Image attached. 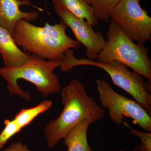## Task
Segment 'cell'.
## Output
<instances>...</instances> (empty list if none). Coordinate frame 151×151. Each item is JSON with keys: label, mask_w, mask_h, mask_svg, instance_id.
<instances>
[{"label": "cell", "mask_w": 151, "mask_h": 151, "mask_svg": "<svg viewBox=\"0 0 151 151\" xmlns=\"http://www.w3.org/2000/svg\"><path fill=\"white\" fill-rule=\"evenodd\" d=\"M63 110L58 118L50 121L45 128L47 146L54 148L80 122L91 119L94 122L105 117V109L87 93L84 84L73 79L61 90Z\"/></svg>", "instance_id": "1"}, {"label": "cell", "mask_w": 151, "mask_h": 151, "mask_svg": "<svg viewBox=\"0 0 151 151\" xmlns=\"http://www.w3.org/2000/svg\"><path fill=\"white\" fill-rule=\"evenodd\" d=\"M2 151H32L28 148L27 146L21 142H17L5 149Z\"/></svg>", "instance_id": "17"}, {"label": "cell", "mask_w": 151, "mask_h": 151, "mask_svg": "<svg viewBox=\"0 0 151 151\" xmlns=\"http://www.w3.org/2000/svg\"><path fill=\"white\" fill-rule=\"evenodd\" d=\"M122 124L124 127L129 129L130 135L137 137L140 139L141 145L135 147L132 151H151V132H140L134 129L125 121L123 122Z\"/></svg>", "instance_id": "15"}, {"label": "cell", "mask_w": 151, "mask_h": 151, "mask_svg": "<svg viewBox=\"0 0 151 151\" xmlns=\"http://www.w3.org/2000/svg\"><path fill=\"white\" fill-rule=\"evenodd\" d=\"M52 105L51 100H45L33 108H24L16 115L14 120L22 129L30 124L38 116L48 110Z\"/></svg>", "instance_id": "13"}, {"label": "cell", "mask_w": 151, "mask_h": 151, "mask_svg": "<svg viewBox=\"0 0 151 151\" xmlns=\"http://www.w3.org/2000/svg\"><path fill=\"white\" fill-rule=\"evenodd\" d=\"M0 53L6 67H16L23 65L29 61L32 56L19 48L12 36L7 30L1 26Z\"/></svg>", "instance_id": "10"}, {"label": "cell", "mask_w": 151, "mask_h": 151, "mask_svg": "<svg viewBox=\"0 0 151 151\" xmlns=\"http://www.w3.org/2000/svg\"><path fill=\"white\" fill-rule=\"evenodd\" d=\"M105 46L98 55L97 62L119 61L151 81V62L149 49L145 45L135 43L111 20Z\"/></svg>", "instance_id": "5"}, {"label": "cell", "mask_w": 151, "mask_h": 151, "mask_svg": "<svg viewBox=\"0 0 151 151\" xmlns=\"http://www.w3.org/2000/svg\"><path fill=\"white\" fill-rule=\"evenodd\" d=\"M67 28L62 21L53 25L46 23L39 27L22 19L16 24L12 36L17 44L29 54L50 61H63L68 50H76L81 45L68 36Z\"/></svg>", "instance_id": "2"}, {"label": "cell", "mask_w": 151, "mask_h": 151, "mask_svg": "<svg viewBox=\"0 0 151 151\" xmlns=\"http://www.w3.org/2000/svg\"><path fill=\"white\" fill-rule=\"evenodd\" d=\"M27 5L42 11L40 8L32 4L29 0H0V26L12 35L15 26L22 19L29 22L35 20L39 14L35 11L22 12L21 6Z\"/></svg>", "instance_id": "9"}, {"label": "cell", "mask_w": 151, "mask_h": 151, "mask_svg": "<svg viewBox=\"0 0 151 151\" xmlns=\"http://www.w3.org/2000/svg\"><path fill=\"white\" fill-rule=\"evenodd\" d=\"M111 18L131 40L145 45L151 39V18L142 8L140 0H121Z\"/></svg>", "instance_id": "7"}, {"label": "cell", "mask_w": 151, "mask_h": 151, "mask_svg": "<svg viewBox=\"0 0 151 151\" xmlns=\"http://www.w3.org/2000/svg\"><path fill=\"white\" fill-rule=\"evenodd\" d=\"M80 65H91L99 68L109 75L112 82L130 94L135 101L151 116V81L145 83L142 76L131 71L122 63L113 61L102 63L87 58L77 59L74 57L73 51L69 49L65 52V57L60 69L64 72Z\"/></svg>", "instance_id": "4"}, {"label": "cell", "mask_w": 151, "mask_h": 151, "mask_svg": "<svg viewBox=\"0 0 151 151\" xmlns=\"http://www.w3.org/2000/svg\"><path fill=\"white\" fill-rule=\"evenodd\" d=\"M54 8L61 21L73 32L76 40L85 47L86 58L92 60H97L106 41L101 31H94L92 26L85 19L76 16L65 9Z\"/></svg>", "instance_id": "8"}, {"label": "cell", "mask_w": 151, "mask_h": 151, "mask_svg": "<svg viewBox=\"0 0 151 151\" xmlns=\"http://www.w3.org/2000/svg\"><path fill=\"white\" fill-rule=\"evenodd\" d=\"M98 20L109 22L111 12L121 0H85Z\"/></svg>", "instance_id": "14"}, {"label": "cell", "mask_w": 151, "mask_h": 151, "mask_svg": "<svg viewBox=\"0 0 151 151\" xmlns=\"http://www.w3.org/2000/svg\"><path fill=\"white\" fill-rule=\"evenodd\" d=\"M96 87L102 108L108 110L111 121L117 125L123 124L124 117L132 119L147 132H151V117L136 101L117 93L105 80L97 79Z\"/></svg>", "instance_id": "6"}, {"label": "cell", "mask_w": 151, "mask_h": 151, "mask_svg": "<svg viewBox=\"0 0 151 151\" xmlns=\"http://www.w3.org/2000/svg\"><path fill=\"white\" fill-rule=\"evenodd\" d=\"M32 55V59L23 65L0 67V76L6 81L10 93L28 101L31 100L29 92L20 88L17 82L19 79H24L33 84L37 92L44 97L57 93L62 89L58 77L53 72L62 65L63 60L47 61Z\"/></svg>", "instance_id": "3"}, {"label": "cell", "mask_w": 151, "mask_h": 151, "mask_svg": "<svg viewBox=\"0 0 151 151\" xmlns=\"http://www.w3.org/2000/svg\"><path fill=\"white\" fill-rule=\"evenodd\" d=\"M118 151H124V150H122V149H121V150H119Z\"/></svg>", "instance_id": "18"}, {"label": "cell", "mask_w": 151, "mask_h": 151, "mask_svg": "<svg viewBox=\"0 0 151 151\" xmlns=\"http://www.w3.org/2000/svg\"><path fill=\"white\" fill-rule=\"evenodd\" d=\"M93 123L92 119H86L70 130L63 139L68 151H93L87 140L88 129Z\"/></svg>", "instance_id": "11"}, {"label": "cell", "mask_w": 151, "mask_h": 151, "mask_svg": "<svg viewBox=\"0 0 151 151\" xmlns=\"http://www.w3.org/2000/svg\"><path fill=\"white\" fill-rule=\"evenodd\" d=\"M4 124V128L0 133V149L3 148L10 139L22 130L14 119L5 120Z\"/></svg>", "instance_id": "16"}, {"label": "cell", "mask_w": 151, "mask_h": 151, "mask_svg": "<svg viewBox=\"0 0 151 151\" xmlns=\"http://www.w3.org/2000/svg\"><path fill=\"white\" fill-rule=\"evenodd\" d=\"M54 7L65 9L80 18L85 19L92 26H99L97 18L91 6L85 0H52Z\"/></svg>", "instance_id": "12"}]
</instances>
